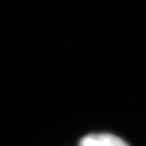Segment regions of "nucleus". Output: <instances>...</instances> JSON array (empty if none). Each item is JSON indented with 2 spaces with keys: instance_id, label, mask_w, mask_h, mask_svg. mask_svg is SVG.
Segmentation results:
<instances>
[{
  "instance_id": "f257e3e1",
  "label": "nucleus",
  "mask_w": 146,
  "mask_h": 146,
  "mask_svg": "<svg viewBox=\"0 0 146 146\" xmlns=\"http://www.w3.org/2000/svg\"><path fill=\"white\" fill-rule=\"evenodd\" d=\"M79 146H129L123 140L107 133L90 134L79 142Z\"/></svg>"
}]
</instances>
